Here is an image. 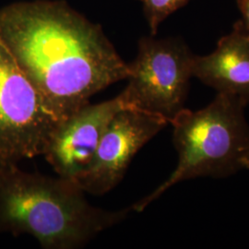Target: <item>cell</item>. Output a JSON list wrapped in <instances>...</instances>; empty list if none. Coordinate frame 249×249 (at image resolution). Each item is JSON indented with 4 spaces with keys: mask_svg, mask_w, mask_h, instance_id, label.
<instances>
[{
    "mask_svg": "<svg viewBox=\"0 0 249 249\" xmlns=\"http://www.w3.org/2000/svg\"><path fill=\"white\" fill-rule=\"evenodd\" d=\"M62 123L0 39V162L44 156Z\"/></svg>",
    "mask_w": 249,
    "mask_h": 249,
    "instance_id": "5b68a950",
    "label": "cell"
},
{
    "mask_svg": "<svg viewBox=\"0 0 249 249\" xmlns=\"http://www.w3.org/2000/svg\"><path fill=\"white\" fill-rule=\"evenodd\" d=\"M242 166H243V169H249V150L243 157Z\"/></svg>",
    "mask_w": 249,
    "mask_h": 249,
    "instance_id": "8fae6325",
    "label": "cell"
},
{
    "mask_svg": "<svg viewBox=\"0 0 249 249\" xmlns=\"http://www.w3.org/2000/svg\"><path fill=\"white\" fill-rule=\"evenodd\" d=\"M236 3L242 14V25L249 35V0H236Z\"/></svg>",
    "mask_w": 249,
    "mask_h": 249,
    "instance_id": "30bf717a",
    "label": "cell"
},
{
    "mask_svg": "<svg viewBox=\"0 0 249 249\" xmlns=\"http://www.w3.org/2000/svg\"><path fill=\"white\" fill-rule=\"evenodd\" d=\"M194 53L178 38L142 37L119 94L125 108L160 116L168 124L185 109Z\"/></svg>",
    "mask_w": 249,
    "mask_h": 249,
    "instance_id": "277c9868",
    "label": "cell"
},
{
    "mask_svg": "<svg viewBox=\"0 0 249 249\" xmlns=\"http://www.w3.org/2000/svg\"><path fill=\"white\" fill-rule=\"evenodd\" d=\"M193 77L217 90L249 104V35L240 19L223 36L213 52L194 55Z\"/></svg>",
    "mask_w": 249,
    "mask_h": 249,
    "instance_id": "ba28073f",
    "label": "cell"
},
{
    "mask_svg": "<svg viewBox=\"0 0 249 249\" xmlns=\"http://www.w3.org/2000/svg\"><path fill=\"white\" fill-rule=\"evenodd\" d=\"M167 124L160 116L140 110H120L108 124L89 165L75 181L86 194H107L121 182L135 155Z\"/></svg>",
    "mask_w": 249,
    "mask_h": 249,
    "instance_id": "8992f818",
    "label": "cell"
},
{
    "mask_svg": "<svg viewBox=\"0 0 249 249\" xmlns=\"http://www.w3.org/2000/svg\"><path fill=\"white\" fill-rule=\"evenodd\" d=\"M0 39L61 121L120 80L129 66L98 25L63 2H19L0 9Z\"/></svg>",
    "mask_w": 249,
    "mask_h": 249,
    "instance_id": "6da1fadb",
    "label": "cell"
},
{
    "mask_svg": "<svg viewBox=\"0 0 249 249\" xmlns=\"http://www.w3.org/2000/svg\"><path fill=\"white\" fill-rule=\"evenodd\" d=\"M246 107L236 96L217 92L203 109L185 108L171 122L173 142L178 153L177 168L150 195L132 205V212H143L180 182L204 177L228 178L243 169L242 160L249 150Z\"/></svg>",
    "mask_w": 249,
    "mask_h": 249,
    "instance_id": "3957f363",
    "label": "cell"
},
{
    "mask_svg": "<svg viewBox=\"0 0 249 249\" xmlns=\"http://www.w3.org/2000/svg\"><path fill=\"white\" fill-rule=\"evenodd\" d=\"M75 180L0 162V233L29 234L46 249H77L122 222L130 208L89 204Z\"/></svg>",
    "mask_w": 249,
    "mask_h": 249,
    "instance_id": "7a4b0ae2",
    "label": "cell"
},
{
    "mask_svg": "<svg viewBox=\"0 0 249 249\" xmlns=\"http://www.w3.org/2000/svg\"><path fill=\"white\" fill-rule=\"evenodd\" d=\"M143 4L145 16L148 19L151 36H155L160 23L189 0H140Z\"/></svg>",
    "mask_w": 249,
    "mask_h": 249,
    "instance_id": "9c48e42d",
    "label": "cell"
},
{
    "mask_svg": "<svg viewBox=\"0 0 249 249\" xmlns=\"http://www.w3.org/2000/svg\"><path fill=\"white\" fill-rule=\"evenodd\" d=\"M115 98L88 104L66 119L46 149L44 157L57 176L75 180L87 168L113 117L124 109Z\"/></svg>",
    "mask_w": 249,
    "mask_h": 249,
    "instance_id": "52a82bcc",
    "label": "cell"
}]
</instances>
